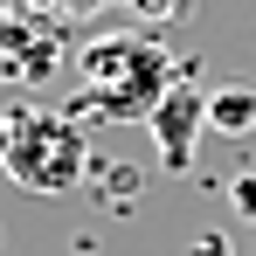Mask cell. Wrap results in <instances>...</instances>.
<instances>
[{"mask_svg":"<svg viewBox=\"0 0 256 256\" xmlns=\"http://www.w3.org/2000/svg\"><path fill=\"white\" fill-rule=\"evenodd\" d=\"M7 146H14V118H0V166H7Z\"/></svg>","mask_w":256,"mask_h":256,"instance_id":"cell-7","label":"cell"},{"mask_svg":"<svg viewBox=\"0 0 256 256\" xmlns=\"http://www.w3.org/2000/svg\"><path fill=\"white\" fill-rule=\"evenodd\" d=\"M7 173L28 194H70V187H84V173H90L84 125L56 118V111H21L14 118V146H7Z\"/></svg>","mask_w":256,"mask_h":256,"instance_id":"cell-1","label":"cell"},{"mask_svg":"<svg viewBox=\"0 0 256 256\" xmlns=\"http://www.w3.org/2000/svg\"><path fill=\"white\" fill-rule=\"evenodd\" d=\"M166 56L138 35H118V42H90L84 48V84H90V104H111L118 118H152V104L166 97Z\"/></svg>","mask_w":256,"mask_h":256,"instance_id":"cell-2","label":"cell"},{"mask_svg":"<svg viewBox=\"0 0 256 256\" xmlns=\"http://www.w3.org/2000/svg\"><path fill=\"white\" fill-rule=\"evenodd\" d=\"M194 256H236V250H228V236H201V242H194Z\"/></svg>","mask_w":256,"mask_h":256,"instance_id":"cell-6","label":"cell"},{"mask_svg":"<svg viewBox=\"0 0 256 256\" xmlns=\"http://www.w3.org/2000/svg\"><path fill=\"white\" fill-rule=\"evenodd\" d=\"M146 125H152V146H160V160L180 173L187 160H194V132L208 125V97H201L194 84H173L166 97L152 104V118H146Z\"/></svg>","mask_w":256,"mask_h":256,"instance_id":"cell-3","label":"cell"},{"mask_svg":"<svg viewBox=\"0 0 256 256\" xmlns=\"http://www.w3.org/2000/svg\"><path fill=\"white\" fill-rule=\"evenodd\" d=\"M228 201H236V214H242V222H256V166H242L236 180H228Z\"/></svg>","mask_w":256,"mask_h":256,"instance_id":"cell-5","label":"cell"},{"mask_svg":"<svg viewBox=\"0 0 256 256\" xmlns=\"http://www.w3.org/2000/svg\"><path fill=\"white\" fill-rule=\"evenodd\" d=\"M208 132H222V138H242V132H256V90L228 84L208 97Z\"/></svg>","mask_w":256,"mask_h":256,"instance_id":"cell-4","label":"cell"}]
</instances>
